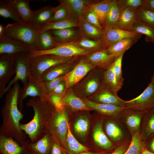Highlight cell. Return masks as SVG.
Listing matches in <instances>:
<instances>
[{"label": "cell", "mask_w": 154, "mask_h": 154, "mask_svg": "<svg viewBox=\"0 0 154 154\" xmlns=\"http://www.w3.org/2000/svg\"><path fill=\"white\" fill-rule=\"evenodd\" d=\"M20 88L17 82L7 92L1 110L3 122L0 128V135L13 138L22 145L27 139V134L20 127V121L23 117L18 106Z\"/></svg>", "instance_id": "1"}, {"label": "cell", "mask_w": 154, "mask_h": 154, "mask_svg": "<svg viewBox=\"0 0 154 154\" xmlns=\"http://www.w3.org/2000/svg\"><path fill=\"white\" fill-rule=\"evenodd\" d=\"M33 110L34 115L28 123H20L21 130L28 135L30 142L35 143L43 137L48 132L53 116L56 111L48 100L39 97L29 99L26 104Z\"/></svg>", "instance_id": "2"}, {"label": "cell", "mask_w": 154, "mask_h": 154, "mask_svg": "<svg viewBox=\"0 0 154 154\" xmlns=\"http://www.w3.org/2000/svg\"><path fill=\"white\" fill-rule=\"evenodd\" d=\"M40 27L31 24L14 23L8 24L4 35L27 46L32 50H38L37 38Z\"/></svg>", "instance_id": "3"}, {"label": "cell", "mask_w": 154, "mask_h": 154, "mask_svg": "<svg viewBox=\"0 0 154 154\" xmlns=\"http://www.w3.org/2000/svg\"><path fill=\"white\" fill-rule=\"evenodd\" d=\"M106 70L96 67L92 70L79 82L71 88L80 98H87L94 94L104 80Z\"/></svg>", "instance_id": "4"}, {"label": "cell", "mask_w": 154, "mask_h": 154, "mask_svg": "<svg viewBox=\"0 0 154 154\" xmlns=\"http://www.w3.org/2000/svg\"><path fill=\"white\" fill-rule=\"evenodd\" d=\"M74 57L64 58L51 54L29 56L31 76L34 79L40 80L43 73L48 69L57 64L69 62Z\"/></svg>", "instance_id": "5"}, {"label": "cell", "mask_w": 154, "mask_h": 154, "mask_svg": "<svg viewBox=\"0 0 154 154\" xmlns=\"http://www.w3.org/2000/svg\"><path fill=\"white\" fill-rule=\"evenodd\" d=\"M93 52L79 48L72 42H68L61 43L54 48L47 50H32L29 52V56L51 54L62 57L71 58L84 56Z\"/></svg>", "instance_id": "6"}, {"label": "cell", "mask_w": 154, "mask_h": 154, "mask_svg": "<svg viewBox=\"0 0 154 154\" xmlns=\"http://www.w3.org/2000/svg\"><path fill=\"white\" fill-rule=\"evenodd\" d=\"M29 53H23L15 55V76L6 86L4 91L5 94L11 88L12 85L19 80L23 84V88H25L29 83L32 77L28 59Z\"/></svg>", "instance_id": "7"}, {"label": "cell", "mask_w": 154, "mask_h": 154, "mask_svg": "<svg viewBox=\"0 0 154 154\" xmlns=\"http://www.w3.org/2000/svg\"><path fill=\"white\" fill-rule=\"evenodd\" d=\"M126 109L147 112L154 108V84L151 81L143 92L137 97L124 101Z\"/></svg>", "instance_id": "8"}, {"label": "cell", "mask_w": 154, "mask_h": 154, "mask_svg": "<svg viewBox=\"0 0 154 154\" xmlns=\"http://www.w3.org/2000/svg\"><path fill=\"white\" fill-rule=\"evenodd\" d=\"M69 125L66 109L60 112L56 111L52 118L48 133L52 138L54 137L56 139L57 143L59 141L61 144H64Z\"/></svg>", "instance_id": "9"}, {"label": "cell", "mask_w": 154, "mask_h": 154, "mask_svg": "<svg viewBox=\"0 0 154 154\" xmlns=\"http://www.w3.org/2000/svg\"><path fill=\"white\" fill-rule=\"evenodd\" d=\"M50 92L45 87L43 82L40 80L31 78L30 82L25 88H20L18 99L19 109L23 108V100L28 96L39 97L43 100H48Z\"/></svg>", "instance_id": "10"}, {"label": "cell", "mask_w": 154, "mask_h": 154, "mask_svg": "<svg viewBox=\"0 0 154 154\" xmlns=\"http://www.w3.org/2000/svg\"><path fill=\"white\" fill-rule=\"evenodd\" d=\"M94 102L109 104L124 107V101L119 98L110 86L104 80L93 95L87 98Z\"/></svg>", "instance_id": "11"}, {"label": "cell", "mask_w": 154, "mask_h": 154, "mask_svg": "<svg viewBox=\"0 0 154 154\" xmlns=\"http://www.w3.org/2000/svg\"><path fill=\"white\" fill-rule=\"evenodd\" d=\"M95 68L84 57L81 58L74 68L65 75L64 81L65 84L66 89L72 87Z\"/></svg>", "instance_id": "12"}, {"label": "cell", "mask_w": 154, "mask_h": 154, "mask_svg": "<svg viewBox=\"0 0 154 154\" xmlns=\"http://www.w3.org/2000/svg\"><path fill=\"white\" fill-rule=\"evenodd\" d=\"M15 55H0V98L4 95L6 85L15 74Z\"/></svg>", "instance_id": "13"}, {"label": "cell", "mask_w": 154, "mask_h": 154, "mask_svg": "<svg viewBox=\"0 0 154 154\" xmlns=\"http://www.w3.org/2000/svg\"><path fill=\"white\" fill-rule=\"evenodd\" d=\"M102 31L103 36L102 39L106 48L110 45L124 38L133 37L139 39L142 35L133 31L122 30L114 27L105 26Z\"/></svg>", "instance_id": "14"}, {"label": "cell", "mask_w": 154, "mask_h": 154, "mask_svg": "<svg viewBox=\"0 0 154 154\" xmlns=\"http://www.w3.org/2000/svg\"><path fill=\"white\" fill-rule=\"evenodd\" d=\"M74 57L69 62L60 64L53 66L45 71L41 77L40 80L42 82L51 80L70 72L79 61L77 58Z\"/></svg>", "instance_id": "15"}, {"label": "cell", "mask_w": 154, "mask_h": 154, "mask_svg": "<svg viewBox=\"0 0 154 154\" xmlns=\"http://www.w3.org/2000/svg\"><path fill=\"white\" fill-rule=\"evenodd\" d=\"M32 50L27 46L11 38L3 35L0 37V55H15Z\"/></svg>", "instance_id": "16"}, {"label": "cell", "mask_w": 154, "mask_h": 154, "mask_svg": "<svg viewBox=\"0 0 154 154\" xmlns=\"http://www.w3.org/2000/svg\"><path fill=\"white\" fill-rule=\"evenodd\" d=\"M117 56L109 54L105 49L93 52L84 58L95 67L106 70L113 64Z\"/></svg>", "instance_id": "17"}, {"label": "cell", "mask_w": 154, "mask_h": 154, "mask_svg": "<svg viewBox=\"0 0 154 154\" xmlns=\"http://www.w3.org/2000/svg\"><path fill=\"white\" fill-rule=\"evenodd\" d=\"M68 7L72 15L78 22L84 18L92 4L91 1L87 0H61Z\"/></svg>", "instance_id": "18"}, {"label": "cell", "mask_w": 154, "mask_h": 154, "mask_svg": "<svg viewBox=\"0 0 154 154\" xmlns=\"http://www.w3.org/2000/svg\"><path fill=\"white\" fill-rule=\"evenodd\" d=\"M81 98L86 105L92 110L107 116H115L119 115L122 113L126 109L125 107L113 104L96 103L86 98Z\"/></svg>", "instance_id": "19"}, {"label": "cell", "mask_w": 154, "mask_h": 154, "mask_svg": "<svg viewBox=\"0 0 154 154\" xmlns=\"http://www.w3.org/2000/svg\"><path fill=\"white\" fill-rule=\"evenodd\" d=\"M30 142L29 139L21 146L13 139L0 135V150L2 154H22Z\"/></svg>", "instance_id": "20"}, {"label": "cell", "mask_w": 154, "mask_h": 154, "mask_svg": "<svg viewBox=\"0 0 154 154\" xmlns=\"http://www.w3.org/2000/svg\"><path fill=\"white\" fill-rule=\"evenodd\" d=\"M62 100L65 108H68L73 111L92 110L86 105L81 98L76 95L71 88L65 89L63 94Z\"/></svg>", "instance_id": "21"}, {"label": "cell", "mask_w": 154, "mask_h": 154, "mask_svg": "<svg viewBox=\"0 0 154 154\" xmlns=\"http://www.w3.org/2000/svg\"><path fill=\"white\" fill-rule=\"evenodd\" d=\"M54 8L51 6H46L33 11L31 24L40 28L43 25L48 23L53 15Z\"/></svg>", "instance_id": "22"}, {"label": "cell", "mask_w": 154, "mask_h": 154, "mask_svg": "<svg viewBox=\"0 0 154 154\" xmlns=\"http://www.w3.org/2000/svg\"><path fill=\"white\" fill-rule=\"evenodd\" d=\"M116 1L104 0L91 5L89 11L96 15L102 27V25L103 27L104 25L106 16L110 7Z\"/></svg>", "instance_id": "23"}, {"label": "cell", "mask_w": 154, "mask_h": 154, "mask_svg": "<svg viewBox=\"0 0 154 154\" xmlns=\"http://www.w3.org/2000/svg\"><path fill=\"white\" fill-rule=\"evenodd\" d=\"M139 38L128 37L122 39L108 47L106 50L108 54L116 56L129 49Z\"/></svg>", "instance_id": "24"}, {"label": "cell", "mask_w": 154, "mask_h": 154, "mask_svg": "<svg viewBox=\"0 0 154 154\" xmlns=\"http://www.w3.org/2000/svg\"><path fill=\"white\" fill-rule=\"evenodd\" d=\"M0 15L5 18H10L15 23H24L11 0L0 1Z\"/></svg>", "instance_id": "25"}, {"label": "cell", "mask_w": 154, "mask_h": 154, "mask_svg": "<svg viewBox=\"0 0 154 154\" xmlns=\"http://www.w3.org/2000/svg\"><path fill=\"white\" fill-rule=\"evenodd\" d=\"M136 10V9L132 8H127L123 9L116 27L129 31L131 27L137 19Z\"/></svg>", "instance_id": "26"}, {"label": "cell", "mask_w": 154, "mask_h": 154, "mask_svg": "<svg viewBox=\"0 0 154 154\" xmlns=\"http://www.w3.org/2000/svg\"><path fill=\"white\" fill-rule=\"evenodd\" d=\"M52 138L48 133L43 137L35 143L30 142L29 147L35 154H49L53 143Z\"/></svg>", "instance_id": "27"}, {"label": "cell", "mask_w": 154, "mask_h": 154, "mask_svg": "<svg viewBox=\"0 0 154 154\" xmlns=\"http://www.w3.org/2000/svg\"><path fill=\"white\" fill-rule=\"evenodd\" d=\"M38 50H46L56 47L60 44L54 38L49 31L39 32L37 38Z\"/></svg>", "instance_id": "28"}, {"label": "cell", "mask_w": 154, "mask_h": 154, "mask_svg": "<svg viewBox=\"0 0 154 154\" xmlns=\"http://www.w3.org/2000/svg\"><path fill=\"white\" fill-rule=\"evenodd\" d=\"M24 23L31 24L33 11L29 7V3L30 0H11Z\"/></svg>", "instance_id": "29"}, {"label": "cell", "mask_w": 154, "mask_h": 154, "mask_svg": "<svg viewBox=\"0 0 154 154\" xmlns=\"http://www.w3.org/2000/svg\"><path fill=\"white\" fill-rule=\"evenodd\" d=\"M93 137L96 144L101 147L109 149L112 144L104 132L101 122H98L94 126L93 133Z\"/></svg>", "instance_id": "30"}, {"label": "cell", "mask_w": 154, "mask_h": 154, "mask_svg": "<svg viewBox=\"0 0 154 154\" xmlns=\"http://www.w3.org/2000/svg\"><path fill=\"white\" fill-rule=\"evenodd\" d=\"M79 27V24L78 21L76 19L70 17L62 21L45 24L40 27L39 32Z\"/></svg>", "instance_id": "31"}, {"label": "cell", "mask_w": 154, "mask_h": 154, "mask_svg": "<svg viewBox=\"0 0 154 154\" xmlns=\"http://www.w3.org/2000/svg\"><path fill=\"white\" fill-rule=\"evenodd\" d=\"M72 42L79 48L94 52L106 49L102 39L93 40L87 38H82Z\"/></svg>", "instance_id": "32"}, {"label": "cell", "mask_w": 154, "mask_h": 154, "mask_svg": "<svg viewBox=\"0 0 154 154\" xmlns=\"http://www.w3.org/2000/svg\"><path fill=\"white\" fill-rule=\"evenodd\" d=\"M129 31L144 35L146 36V40L154 42V29L141 20L137 19Z\"/></svg>", "instance_id": "33"}, {"label": "cell", "mask_w": 154, "mask_h": 154, "mask_svg": "<svg viewBox=\"0 0 154 154\" xmlns=\"http://www.w3.org/2000/svg\"><path fill=\"white\" fill-rule=\"evenodd\" d=\"M123 9L118 0H116L112 5L106 16L103 27H116Z\"/></svg>", "instance_id": "34"}, {"label": "cell", "mask_w": 154, "mask_h": 154, "mask_svg": "<svg viewBox=\"0 0 154 154\" xmlns=\"http://www.w3.org/2000/svg\"><path fill=\"white\" fill-rule=\"evenodd\" d=\"M79 27L86 36L96 40L101 39L103 36V31L93 26L83 18L78 22Z\"/></svg>", "instance_id": "35"}, {"label": "cell", "mask_w": 154, "mask_h": 154, "mask_svg": "<svg viewBox=\"0 0 154 154\" xmlns=\"http://www.w3.org/2000/svg\"><path fill=\"white\" fill-rule=\"evenodd\" d=\"M74 128L78 136L83 139H85L90 128L88 117L85 115L78 116L74 122Z\"/></svg>", "instance_id": "36"}, {"label": "cell", "mask_w": 154, "mask_h": 154, "mask_svg": "<svg viewBox=\"0 0 154 154\" xmlns=\"http://www.w3.org/2000/svg\"><path fill=\"white\" fill-rule=\"evenodd\" d=\"M49 31L59 43L68 42L75 38L77 35L76 31L72 28Z\"/></svg>", "instance_id": "37"}, {"label": "cell", "mask_w": 154, "mask_h": 154, "mask_svg": "<svg viewBox=\"0 0 154 154\" xmlns=\"http://www.w3.org/2000/svg\"><path fill=\"white\" fill-rule=\"evenodd\" d=\"M60 4L54 8L53 15L48 23L55 22L67 19L72 15L67 6L61 0L58 1Z\"/></svg>", "instance_id": "38"}, {"label": "cell", "mask_w": 154, "mask_h": 154, "mask_svg": "<svg viewBox=\"0 0 154 154\" xmlns=\"http://www.w3.org/2000/svg\"><path fill=\"white\" fill-rule=\"evenodd\" d=\"M68 147L70 151L75 154L87 151L88 148L81 144L76 139L72 134L69 125L66 137Z\"/></svg>", "instance_id": "39"}, {"label": "cell", "mask_w": 154, "mask_h": 154, "mask_svg": "<svg viewBox=\"0 0 154 154\" xmlns=\"http://www.w3.org/2000/svg\"><path fill=\"white\" fill-rule=\"evenodd\" d=\"M136 14L137 19L141 20L154 29V12L144 6L136 9Z\"/></svg>", "instance_id": "40"}, {"label": "cell", "mask_w": 154, "mask_h": 154, "mask_svg": "<svg viewBox=\"0 0 154 154\" xmlns=\"http://www.w3.org/2000/svg\"><path fill=\"white\" fill-rule=\"evenodd\" d=\"M113 64L105 70L104 80L110 86L114 92L117 94V92L121 88L117 82L114 73Z\"/></svg>", "instance_id": "41"}, {"label": "cell", "mask_w": 154, "mask_h": 154, "mask_svg": "<svg viewBox=\"0 0 154 154\" xmlns=\"http://www.w3.org/2000/svg\"><path fill=\"white\" fill-rule=\"evenodd\" d=\"M124 53L122 52L119 54L113 64V70L117 82L121 88L123 85L124 80L122 76L121 66L122 59Z\"/></svg>", "instance_id": "42"}, {"label": "cell", "mask_w": 154, "mask_h": 154, "mask_svg": "<svg viewBox=\"0 0 154 154\" xmlns=\"http://www.w3.org/2000/svg\"><path fill=\"white\" fill-rule=\"evenodd\" d=\"M106 131L108 135L114 140H117L123 136L121 129L114 123L109 121L106 125Z\"/></svg>", "instance_id": "43"}, {"label": "cell", "mask_w": 154, "mask_h": 154, "mask_svg": "<svg viewBox=\"0 0 154 154\" xmlns=\"http://www.w3.org/2000/svg\"><path fill=\"white\" fill-rule=\"evenodd\" d=\"M64 92L60 94H57L50 92L48 95V100L57 112L62 111L65 109L62 100Z\"/></svg>", "instance_id": "44"}, {"label": "cell", "mask_w": 154, "mask_h": 154, "mask_svg": "<svg viewBox=\"0 0 154 154\" xmlns=\"http://www.w3.org/2000/svg\"><path fill=\"white\" fill-rule=\"evenodd\" d=\"M142 146V142L139 134L136 133L132 137L130 144L123 154H138Z\"/></svg>", "instance_id": "45"}, {"label": "cell", "mask_w": 154, "mask_h": 154, "mask_svg": "<svg viewBox=\"0 0 154 154\" xmlns=\"http://www.w3.org/2000/svg\"><path fill=\"white\" fill-rule=\"evenodd\" d=\"M126 120V123L129 127L133 131L139 128L141 121V115L138 112H132L129 115Z\"/></svg>", "instance_id": "46"}, {"label": "cell", "mask_w": 154, "mask_h": 154, "mask_svg": "<svg viewBox=\"0 0 154 154\" xmlns=\"http://www.w3.org/2000/svg\"><path fill=\"white\" fill-rule=\"evenodd\" d=\"M147 112L148 119L145 130V137H149L154 134V108Z\"/></svg>", "instance_id": "47"}, {"label": "cell", "mask_w": 154, "mask_h": 154, "mask_svg": "<svg viewBox=\"0 0 154 154\" xmlns=\"http://www.w3.org/2000/svg\"><path fill=\"white\" fill-rule=\"evenodd\" d=\"M123 10L127 8L136 9L145 6L147 0H119Z\"/></svg>", "instance_id": "48"}, {"label": "cell", "mask_w": 154, "mask_h": 154, "mask_svg": "<svg viewBox=\"0 0 154 154\" xmlns=\"http://www.w3.org/2000/svg\"><path fill=\"white\" fill-rule=\"evenodd\" d=\"M84 18L91 25L103 30V27L100 24L97 16L94 12L88 11L85 14Z\"/></svg>", "instance_id": "49"}, {"label": "cell", "mask_w": 154, "mask_h": 154, "mask_svg": "<svg viewBox=\"0 0 154 154\" xmlns=\"http://www.w3.org/2000/svg\"><path fill=\"white\" fill-rule=\"evenodd\" d=\"M65 75H62L51 80L43 82L46 88L49 92L53 90L60 83L64 80Z\"/></svg>", "instance_id": "50"}, {"label": "cell", "mask_w": 154, "mask_h": 154, "mask_svg": "<svg viewBox=\"0 0 154 154\" xmlns=\"http://www.w3.org/2000/svg\"><path fill=\"white\" fill-rule=\"evenodd\" d=\"M65 89V84L63 81L57 85L51 92L56 94H60L64 92Z\"/></svg>", "instance_id": "51"}, {"label": "cell", "mask_w": 154, "mask_h": 154, "mask_svg": "<svg viewBox=\"0 0 154 154\" xmlns=\"http://www.w3.org/2000/svg\"><path fill=\"white\" fill-rule=\"evenodd\" d=\"M62 149L60 145L54 141L52 147L51 154H62Z\"/></svg>", "instance_id": "52"}, {"label": "cell", "mask_w": 154, "mask_h": 154, "mask_svg": "<svg viewBox=\"0 0 154 154\" xmlns=\"http://www.w3.org/2000/svg\"><path fill=\"white\" fill-rule=\"evenodd\" d=\"M144 7L154 12V0H147Z\"/></svg>", "instance_id": "53"}, {"label": "cell", "mask_w": 154, "mask_h": 154, "mask_svg": "<svg viewBox=\"0 0 154 154\" xmlns=\"http://www.w3.org/2000/svg\"><path fill=\"white\" fill-rule=\"evenodd\" d=\"M125 148L124 146H120L110 154H123L124 152Z\"/></svg>", "instance_id": "54"}, {"label": "cell", "mask_w": 154, "mask_h": 154, "mask_svg": "<svg viewBox=\"0 0 154 154\" xmlns=\"http://www.w3.org/2000/svg\"><path fill=\"white\" fill-rule=\"evenodd\" d=\"M64 150L66 152H67L69 154H101L102 153V152H96V153H92V152H84L82 153H78L77 154H74L70 152L67 150Z\"/></svg>", "instance_id": "55"}, {"label": "cell", "mask_w": 154, "mask_h": 154, "mask_svg": "<svg viewBox=\"0 0 154 154\" xmlns=\"http://www.w3.org/2000/svg\"><path fill=\"white\" fill-rule=\"evenodd\" d=\"M5 28V27H4L1 24H0V37L4 35Z\"/></svg>", "instance_id": "56"}, {"label": "cell", "mask_w": 154, "mask_h": 154, "mask_svg": "<svg viewBox=\"0 0 154 154\" xmlns=\"http://www.w3.org/2000/svg\"><path fill=\"white\" fill-rule=\"evenodd\" d=\"M150 147L152 150L154 152V137L150 143Z\"/></svg>", "instance_id": "57"}, {"label": "cell", "mask_w": 154, "mask_h": 154, "mask_svg": "<svg viewBox=\"0 0 154 154\" xmlns=\"http://www.w3.org/2000/svg\"><path fill=\"white\" fill-rule=\"evenodd\" d=\"M141 154H154V153L147 149H145L143 151Z\"/></svg>", "instance_id": "58"}, {"label": "cell", "mask_w": 154, "mask_h": 154, "mask_svg": "<svg viewBox=\"0 0 154 154\" xmlns=\"http://www.w3.org/2000/svg\"><path fill=\"white\" fill-rule=\"evenodd\" d=\"M151 81H152L153 82L154 84V74L152 78L151 79Z\"/></svg>", "instance_id": "59"}, {"label": "cell", "mask_w": 154, "mask_h": 154, "mask_svg": "<svg viewBox=\"0 0 154 154\" xmlns=\"http://www.w3.org/2000/svg\"><path fill=\"white\" fill-rule=\"evenodd\" d=\"M62 149V154H67L66 153V152H65L64 150H63Z\"/></svg>", "instance_id": "60"}, {"label": "cell", "mask_w": 154, "mask_h": 154, "mask_svg": "<svg viewBox=\"0 0 154 154\" xmlns=\"http://www.w3.org/2000/svg\"><path fill=\"white\" fill-rule=\"evenodd\" d=\"M153 43H154V42Z\"/></svg>", "instance_id": "61"}]
</instances>
